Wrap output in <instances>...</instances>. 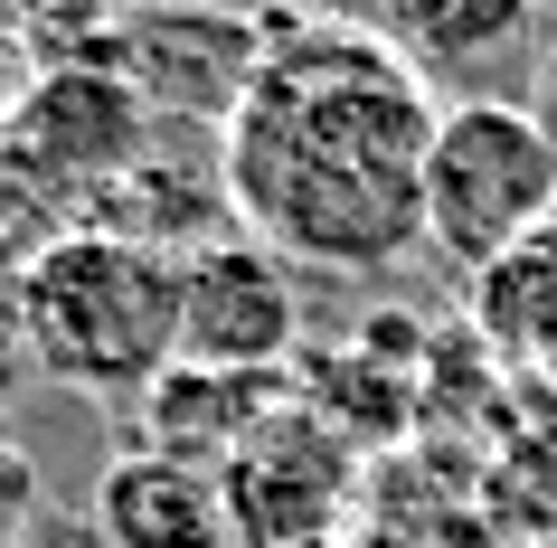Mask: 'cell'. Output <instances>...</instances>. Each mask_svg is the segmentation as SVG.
Masks as SVG:
<instances>
[{
  "mask_svg": "<svg viewBox=\"0 0 557 548\" xmlns=\"http://www.w3.org/2000/svg\"><path fill=\"white\" fill-rule=\"evenodd\" d=\"M435 95L379 20H264V66L218 123L236 228L284 265H397L425 236Z\"/></svg>",
  "mask_w": 557,
  "mask_h": 548,
  "instance_id": "1",
  "label": "cell"
},
{
  "mask_svg": "<svg viewBox=\"0 0 557 548\" xmlns=\"http://www.w3.org/2000/svg\"><path fill=\"white\" fill-rule=\"evenodd\" d=\"M10 321L48 378L95 398H143L180 360V256L114 228H66L20 265Z\"/></svg>",
  "mask_w": 557,
  "mask_h": 548,
  "instance_id": "2",
  "label": "cell"
},
{
  "mask_svg": "<svg viewBox=\"0 0 557 548\" xmlns=\"http://www.w3.org/2000/svg\"><path fill=\"white\" fill-rule=\"evenodd\" d=\"M151 151V105L114 66H38L29 95L0 114V218H29V256L86 228L95 199ZM20 256V265H29Z\"/></svg>",
  "mask_w": 557,
  "mask_h": 548,
  "instance_id": "3",
  "label": "cell"
},
{
  "mask_svg": "<svg viewBox=\"0 0 557 548\" xmlns=\"http://www.w3.org/2000/svg\"><path fill=\"white\" fill-rule=\"evenodd\" d=\"M557 218V123L510 95H463L425 143V246L463 275H492Z\"/></svg>",
  "mask_w": 557,
  "mask_h": 548,
  "instance_id": "4",
  "label": "cell"
},
{
  "mask_svg": "<svg viewBox=\"0 0 557 548\" xmlns=\"http://www.w3.org/2000/svg\"><path fill=\"white\" fill-rule=\"evenodd\" d=\"M359 483H369V454L341 426H322L302 398H284L227 454L218 501H227L236 548H331L359 520Z\"/></svg>",
  "mask_w": 557,
  "mask_h": 548,
  "instance_id": "5",
  "label": "cell"
},
{
  "mask_svg": "<svg viewBox=\"0 0 557 548\" xmlns=\"http://www.w3.org/2000/svg\"><path fill=\"white\" fill-rule=\"evenodd\" d=\"M302 350V284L264 236L227 228L180 256V360L189 369L284 378Z\"/></svg>",
  "mask_w": 557,
  "mask_h": 548,
  "instance_id": "6",
  "label": "cell"
},
{
  "mask_svg": "<svg viewBox=\"0 0 557 548\" xmlns=\"http://www.w3.org/2000/svg\"><path fill=\"white\" fill-rule=\"evenodd\" d=\"M104 66L161 114H199L227 123L236 95L256 86L264 66V20H227V10H114Z\"/></svg>",
  "mask_w": 557,
  "mask_h": 548,
  "instance_id": "7",
  "label": "cell"
},
{
  "mask_svg": "<svg viewBox=\"0 0 557 548\" xmlns=\"http://www.w3.org/2000/svg\"><path fill=\"white\" fill-rule=\"evenodd\" d=\"M350 529H359L350 548H510L500 520H492V483L454 473L444 445H425V435L369 463Z\"/></svg>",
  "mask_w": 557,
  "mask_h": 548,
  "instance_id": "8",
  "label": "cell"
},
{
  "mask_svg": "<svg viewBox=\"0 0 557 548\" xmlns=\"http://www.w3.org/2000/svg\"><path fill=\"white\" fill-rule=\"evenodd\" d=\"M284 398H294L284 378L189 369V360H171V369L143 388V454L189 463V473H227V454H236V445H246V435H256Z\"/></svg>",
  "mask_w": 557,
  "mask_h": 548,
  "instance_id": "9",
  "label": "cell"
},
{
  "mask_svg": "<svg viewBox=\"0 0 557 548\" xmlns=\"http://www.w3.org/2000/svg\"><path fill=\"white\" fill-rule=\"evenodd\" d=\"M95 529H104V548H236L218 473L161 463L143 445L95 473Z\"/></svg>",
  "mask_w": 557,
  "mask_h": 548,
  "instance_id": "10",
  "label": "cell"
},
{
  "mask_svg": "<svg viewBox=\"0 0 557 548\" xmlns=\"http://www.w3.org/2000/svg\"><path fill=\"white\" fill-rule=\"evenodd\" d=\"M529 0H407V10H387L379 29L397 38V58L416 76H444V66H482L500 48H520L529 38Z\"/></svg>",
  "mask_w": 557,
  "mask_h": 548,
  "instance_id": "11",
  "label": "cell"
},
{
  "mask_svg": "<svg viewBox=\"0 0 557 548\" xmlns=\"http://www.w3.org/2000/svg\"><path fill=\"white\" fill-rule=\"evenodd\" d=\"M482 331L510 360H557V228H539L520 256L482 275Z\"/></svg>",
  "mask_w": 557,
  "mask_h": 548,
  "instance_id": "12",
  "label": "cell"
},
{
  "mask_svg": "<svg viewBox=\"0 0 557 548\" xmlns=\"http://www.w3.org/2000/svg\"><path fill=\"white\" fill-rule=\"evenodd\" d=\"M29 520H38V454L0 435V539H20Z\"/></svg>",
  "mask_w": 557,
  "mask_h": 548,
  "instance_id": "13",
  "label": "cell"
},
{
  "mask_svg": "<svg viewBox=\"0 0 557 548\" xmlns=\"http://www.w3.org/2000/svg\"><path fill=\"white\" fill-rule=\"evenodd\" d=\"M29 76H38V58H29V29H0V114L29 95Z\"/></svg>",
  "mask_w": 557,
  "mask_h": 548,
  "instance_id": "14",
  "label": "cell"
},
{
  "mask_svg": "<svg viewBox=\"0 0 557 548\" xmlns=\"http://www.w3.org/2000/svg\"><path fill=\"white\" fill-rule=\"evenodd\" d=\"M548 76H557V66H548ZM539 114H548V123H557V86H548V105H539Z\"/></svg>",
  "mask_w": 557,
  "mask_h": 548,
  "instance_id": "15",
  "label": "cell"
},
{
  "mask_svg": "<svg viewBox=\"0 0 557 548\" xmlns=\"http://www.w3.org/2000/svg\"><path fill=\"white\" fill-rule=\"evenodd\" d=\"M0 548H20V539H0Z\"/></svg>",
  "mask_w": 557,
  "mask_h": 548,
  "instance_id": "16",
  "label": "cell"
}]
</instances>
